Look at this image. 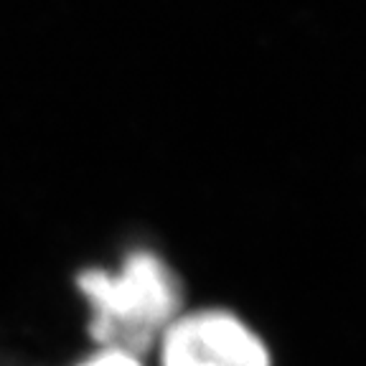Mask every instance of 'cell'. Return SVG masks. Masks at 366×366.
<instances>
[{"label":"cell","instance_id":"3","mask_svg":"<svg viewBox=\"0 0 366 366\" xmlns=\"http://www.w3.org/2000/svg\"><path fill=\"white\" fill-rule=\"evenodd\" d=\"M71 366H148V364H145V356L132 354V351L112 349V346H94L89 354H84Z\"/></svg>","mask_w":366,"mask_h":366},{"label":"cell","instance_id":"2","mask_svg":"<svg viewBox=\"0 0 366 366\" xmlns=\"http://www.w3.org/2000/svg\"><path fill=\"white\" fill-rule=\"evenodd\" d=\"M155 366H274L264 333L229 305H186L153 346Z\"/></svg>","mask_w":366,"mask_h":366},{"label":"cell","instance_id":"1","mask_svg":"<svg viewBox=\"0 0 366 366\" xmlns=\"http://www.w3.org/2000/svg\"><path fill=\"white\" fill-rule=\"evenodd\" d=\"M74 290L86 305V336L94 346L150 354L178 313L186 287L171 259L155 247H132L114 267H84Z\"/></svg>","mask_w":366,"mask_h":366}]
</instances>
